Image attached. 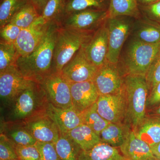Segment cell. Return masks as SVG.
Returning <instances> with one entry per match:
<instances>
[{"mask_svg":"<svg viewBox=\"0 0 160 160\" xmlns=\"http://www.w3.org/2000/svg\"><path fill=\"white\" fill-rule=\"evenodd\" d=\"M59 27L57 23H50L37 49L29 55L18 58L15 66L27 79L41 84L52 73L55 46Z\"/></svg>","mask_w":160,"mask_h":160,"instance_id":"obj_1","label":"cell"},{"mask_svg":"<svg viewBox=\"0 0 160 160\" xmlns=\"http://www.w3.org/2000/svg\"><path fill=\"white\" fill-rule=\"evenodd\" d=\"M124 89L127 102L126 117L134 130L146 118L149 90L146 76L126 75Z\"/></svg>","mask_w":160,"mask_h":160,"instance_id":"obj_2","label":"cell"},{"mask_svg":"<svg viewBox=\"0 0 160 160\" xmlns=\"http://www.w3.org/2000/svg\"><path fill=\"white\" fill-rule=\"evenodd\" d=\"M49 104L41 84L32 81L10 107V121L24 122L46 112Z\"/></svg>","mask_w":160,"mask_h":160,"instance_id":"obj_3","label":"cell"},{"mask_svg":"<svg viewBox=\"0 0 160 160\" xmlns=\"http://www.w3.org/2000/svg\"><path fill=\"white\" fill-rule=\"evenodd\" d=\"M94 33L60 27L55 46L52 73H61L64 66L86 45Z\"/></svg>","mask_w":160,"mask_h":160,"instance_id":"obj_4","label":"cell"},{"mask_svg":"<svg viewBox=\"0 0 160 160\" xmlns=\"http://www.w3.org/2000/svg\"><path fill=\"white\" fill-rule=\"evenodd\" d=\"M160 51V43L148 44L132 40L129 44L123 60L126 75L146 76Z\"/></svg>","mask_w":160,"mask_h":160,"instance_id":"obj_5","label":"cell"},{"mask_svg":"<svg viewBox=\"0 0 160 160\" xmlns=\"http://www.w3.org/2000/svg\"><path fill=\"white\" fill-rule=\"evenodd\" d=\"M108 17V10H83L65 14L58 24L64 29L94 33L105 23Z\"/></svg>","mask_w":160,"mask_h":160,"instance_id":"obj_6","label":"cell"},{"mask_svg":"<svg viewBox=\"0 0 160 160\" xmlns=\"http://www.w3.org/2000/svg\"><path fill=\"white\" fill-rule=\"evenodd\" d=\"M130 17L108 18L106 21L108 31V51L107 61L118 64L123 45L129 35L132 23Z\"/></svg>","mask_w":160,"mask_h":160,"instance_id":"obj_7","label":"cell"},{"mask_svg":"<svg viewBox=\"0 0 160 160\" xmlns=\"http://www.w3.org/2000/svg\"><path fill=\"white\" fill-rule=\"evenodd\" d=\"M31 82L24 78L15 65L0 72V98L3 106L10 108Z\"/></svg>","mask_w":160,"mask_h":160,"instance_id":"obj_8","label":"cell"},{"mask_svg":"<svg viewBox=\"0 0 160 160\" xmlns=\"http://www.w3.org/2000/svg\"><path fill=\"white\" fill-rule=\"evenodd\" d=\"M98 68L86 56L84 46L64 66L61 73L69 83L93 81Z\"/></svg>","mask_w":160,"mask_h":160,"instance_id":"obj_9","label":"cell"},{"mask_svg":"<svg viewBox=\"0 0 160 160\" xmlns=\"http://www.w3.org/2000/svg\"><path fill=\"white\" fill-rule=\"evenodd\" d=\"M49 102L58 108H72L70 83L61 73H52L41 83Z\"/></svg>","mask_w":160,"mask_h":160,"instance_id":"obj_10","label":"cell"},{"mask_svg":"<svg viewBox=\"0 0 160 160\" xmlns=\"http://www.w3.org/2000/svg\"><path fill=\"white\" fill-rule=\"evenodd\" d=\"M49 24L40 16L29 27L22 29L14 43L19 56L29 55L37 49L44 38Z\"/></svg>","mask_w":160,"mask_h":160,"instance_id":"obj_11","label":"cell"},{"mask_svg":"<svg viewBox=\"0 0 160 160\" xmlns=\"http://www.w3.org/2000/svg\"><path fill=\"white\" fill-rule=\"evenodd\" d=\"M99 114L110 123L122 122L127 114V102L124 87L114 94L99 95L96 102Z\"/></svg>","mask_w":160,"mask_h":160,"instance_id":"obj_12","label":"cell"},{"mask_svg":"<svg viewBox=\"0 0 160 160\" xmlns=\"http://www.w3.org/2000/svg\"><path fill=\"white\" fill-rule=\"evenodd\" d=\"M92 81L100 95L117 93L122 90L124 87V78L118 64L107 61L98 68Z\"/></svg>","mask_w":160,"mask_h":160,"instance_id":"obj_13","label":"cell"},{"mask_svg":"<svg viewBox=\"0 0 160 160\" xmlns=\"http://www.w3.org/2000/svg\"><path fill=\"white\" fill-rule=\"evenodd\" d=\"M24 122L38 142L55 143L61 135L56 124L46 112L35 116Z\"/></svg>","mask_w":160,"mask_h":160,"instance_id":"obj_14","label":"cell"},{"mask_svg":"<svg viewBox=\"0 0 160 160\" xmlns=\"http://www.w3.org/2000/svg\"><path fill=\"white\" fill-rule=\"evenodd\" d=\"M84 48L87 58L95 66L99 68L105 64L108 51V31L106 21L94 32Z\"/></svg>","mask_w":160,"mask_h":160,"instance_id":"obj_15","label":"cell"},{"mask_svg":"<svg viewBox=\"0 0 160 160\" xmlns=\"http://www.w3.org/2000/svg\"><path fill=\"white\" fill-rule=\"evenodd\" d=\"M70 84L72 107L76 110L82 113L96 102L100 95L93 81Z\"/></svg>","mask_w":160,"mask_h":160,"instance_id":"obj_16","label":"cell"},{"mask_svg":"<svg viewBox=\"0 0 160 160\" xmlns=\"http://www.w3.org/2000/svg\"><path fill=\"white\" fill-rule=\"evenodd\" d=\"M46 112L56 124L61 134H67L70 130L83 124L82 113L73 107L58 108L49 102Z\"/></svg>","mask_w":160,"mask_h":160,"instance_id":"obj_17","label":"cell"},{"mask_svg":"<svg viewBox=\"0 0 160 160\" xmlns=\"http://www.w3.org/2000/svg\"><path fill=\"white\" fill-rule=\"evenodd\" d=\"M119 148L123 155L129 160H148L156 157L151 147L137 137L133 130Z\"/></svg>","mask_w":160,"mask_h":160,"instance_id":"obj_18","label":"cell"},{"mask_svg":"<svg viewBox=\"0 0 160 160\" xmlns=\"http://www.w3.org/2000/svg\"><path fill=\"white\" fill-rule=\"evenodd\" d=\"M1 132L14 145L18 146L35 145L37 141L26 127L24 122H6L2 125Z\"/></svg>","mask_w":160,"mask_h":160,"instance_id":"obj_19","label":"cell"},{"mask_svg":"<svg viewBox=\"0 0 160 160\" xmlns=\"http://www.w3.org/2000/svg\"><path fill=\"white\" fill-rule=\"evenodd\" d=\"M78 160H129L121 154L117 147L100 142L87 151L82 150Z\"/></svg>","mask_w":160,"mask_h":160,"instance_id":"obj_20","label":"cell"},{"mask_svg":"<svg viewBox=\"0 0 160 160\" xmlns=\"http://www.w3.org/2000/svg\"><path fill=\"white\" fill-rule=\"evenodd\" d=\"M133 131L137 137L153 147L160 142V117L145 118Z\"/></svg>","mask_w":160,"mask_h":160,"instance_id":"obj_21","label":"cell"},{"mask_svg":"<svg viewBox=\"0 0 160 160\" xmlns=\"http://www.w3.org/2000/svg\"><path fill=\"white\" fill-rule=\"evenodd\" d=\"M130 126L122 122L109 123L100 135L102 142L115 147H119L124 142L130 132Z\"/></svg>","mask_w":160,"mask_h":160,"instance_id":"obj_22","label":"cell"},{"mask_svg":"<svg viewBox=\"0 0 160 160\" xmlns=\"http://www.w3.org/2000/svg\"><path fill=\"white\" fill-rule=\"evenodd\" d=\"M67 134L83 151L91 149L102 142L99 136L86 124H81L70 130Z\"/></svg>","mask_w":160,"mask_h":160,"instance_id":"obj_23","label":"cell"},{"mask_svg":"<svg viewBox=\"0 0 160 160\" xmlns=\"http://www.w3.org/2000/svg\"><path fill=\"white\" fill-rule=\"evenodd\" d=\"M139 21L135 31V39L148 44L160 43V24L145 17Z\"/></svg>","mask_w":160,"mask_h":160,"instance_id":"obj_24","label":"cell"},{"mask_svg":"<svg viewBox=\"0 0 160 160\" xmlns=\"http://www.w3.org/2000/svg\"><path fill=\"white\" fill-rule=\"evenodd\" d=\"M108 18L125 16L138 18L141 12L137 0H109Z\"/></svg>","mask_w":160,"mask_h":160,"instance_id":"obj_25","label":"cell"},{"mask_svg":"<svg viewBox=\"0 0 160 160\" xmlns=\"http://www.w3.org/2000/svg\"><path fill=\"white\" fill-rule=\"evenodd\" d=\"M55 146L61 160H78L82 149L67 134H61Z\"/></svg>","mask_w":160,"mask_h":160,"instance_id":"obj_26","label":"cell"},{"mask_svg":"<svg viewBox=\"0 0 160 160\" xmlns=\"http://www.w3.org/2000/svg\"><path fill=\"white\" fill-rule=\"evenodd\" d=\"M109 6V0H66L65 14L83 10H108Z\"/></svg>","mask_w":160,"mask_h":160,"instance_id":"obj_27","label":"cell"},{"mask_svg":"<svg viewBox=\"0 0 160 160\" xmlns=\"http://www.w3.org/2000/svg\"><path fill=\"white\" fill-rule=\"evenodd\" d=\"M29 0H1L0 28L10 23L15 15Z\"/></svg>","mask_w":160,"mask_h":160,"instance_id":"obj_28","label":"cell"},{"mask_svg":"<svg viewBox=\"0 0 160 160\" xmlns=\"http://www.w3.org/2000/svg\"><path fill=\"white\" fill-rule=\"evenodd\" d=\"M40 16L35 6L29 2L14 16L10 23L22 29H26L34 22Z\"/></svg>","mask_w":160,"mask_h":160,"instance_id":"obj_29","label":"cell"},{"mask_svg":"<svg viewBox=\"0 0 160 160\" xmlns=\"http://www.w3.org/2000/svg\"><path fill=\"white\" fill-rule=\"evenodd\" d=\"M83 124L89 126L98 135L109 125V122L102 117L97 111L96 102L82 112Z\"/></svg>","mask_w":160,"mask_h":160,"instance_id":"obj_30","label":"cell"},{"mask_svg":"<svg viewBox=\"0 0 160 160\" xmlns=\"http://www.w3.org/2000/svg\"><path fill=\"white\" fill-rule=\"evenodd\" d=\"M66 0H48L41 16L48 23L58 24L65 14Z\"/></svg>","mask_w":160,"mask_h":160,"instance_id":"obj_31","label":"cell"},{"mask_svg":"<svg viewBox=\"0 0 160 160\" xmlns=\"http://www.w3.org/2000/svg\"><path fill=\"white\" fill-rule=\"evenodd\" d=\"M19 57L14 43L1 41L0 42V72L15 65Z\"/></svg>","mask_w":160,"mask_h":160,"instance_id":"obj_32","label":"cell"},{"mask_svg":"<svg viewBox=\"0 0 160 160\" xmlns=\"http://www.w3.org/2000/svg\"><path fill=\"white\" fill-rule=\"evenodd\" d=\"M19 160L15 145L4 133L0 136V160Z\"/></svg>","mask_w":160,"mask_h":160,"instance_id":"obj_33","label":"cell"},{"mask_svg":"<svg viewBox=\"0 0 160 160\" xmlns=\"http://www.w3.org/2000/svg\"><path fill=\"white\" fill-rule=\"evenodd\" d=\"M35 146L39 152L41 160H61L56 149L55 143L37 141Z\"/></svg>","mask_w":160,"mask_h":160,"instance_id":"obj_34","label":"cell"},{"mask_svg":"<svg viewBox=\"0 0 160 160\" xmlns=\"http://www.w3.org/2000/svg\"><path fill=\"white\" fill-rule=\"evenodd\" d=\"M14 145L19 160H41L39 152L35 145Z\"/></svg>","mask_w":160,"mask_h":160,"instance_id":"obj_35","label":"cell"},{"mask_svg":"<svg viewBox=\"0 0 160 160\" xmlns=\"http://www.w3.org/2000/svg\"><path fill=\"white\" fill-rule=\"evenodd\" d=\"M149 86L151 90L158 83L160 82V51L152 64L146 76Z\"/></svg>","mask_w":160,"mask_h":160,"instance_id":"obj_36","label":"cell"},{"mask_svg":"<svg viewBox=\"0 0 160 160\" xmlns=\"http://www.w3.org/2000/svg\"><path fill=\"white\" fill-rule=\"evenodd\" d=\"M22 29L11 23L0 28L1 41L14 43L21 32Z\"/></svg>","mask_w":160,"mask_h":160,"instance_id":"obj_37","label":"cell"},{"mask_svg":"<svg viewBox=\"0 0 160 160\" xmlns=\"http://www.w3.org/2000/svg\"><path fill=\"white\" fill-rule=\"evenodd\" d=\"M139 7L145 17L160 24V0L146 6L139 5Z\"/></svg>","mask_w":160,"mask_h":160,"instance_id":"obj_38","label":"cell"},{"mask_svg":"<svg viewBox=\"0 0 160 160\" xmlns=\"http://www.w3.org/2000/svg\"><path fill=\"white\" fill-rule=\"evenodd\" d=\"M147 103L150 106H156L160 103V82L150 90Z\"/></svg>","mask_w":160,"mask_h":160,"instance_id":"obj_39","label":"cell"},{"mask_svg":"<svg viewBox=\"0 0 160 160\" xmlns=\"http://www.w3.org/2000/svg\"><path fill=\"white\" fill-rule=\"evenodd\" d=\"M29 1L35 6L39 14L41 15L44 7L46 6L48 0H29Z\"/></svg>","mask_w":160,"mask_h":160,"instance_id":"obj_40","label":"cell"},{"mask_svg":"<svg viewBox=\"0 0 160 160\" xmlns=\"http://www.w3.org/2000/svg\"><path fill=\"white\" fill-rule=\"evenodd\" d=\"M151 149L155 156L160 158V142L155 146L151 147Z\"/></svg>","mask_w":160,"mask_h":160,"instance_id":"obj_41","label":"cell"},{"mask_svg":"<svg viewBox=\"0 0 160 160\" xmlns=\"http://www.w3.org/2000/svg\"><path fill=\"white\" fill-rule=\"evenodd\" d=\"M158 1L159 0H137V2L140 4L139 6H146Z\"/></svg>","mask_w":160,"mask_h":160,"instance_id":"obj_42","label":"cell"},{"mask_svg":"<svg viewBox=\"0 0 160 160\" xmlns=\"http://www.w3.org/2000/svg\"><path fill=\"white\" fill-rule=\"evenodd\" d=\"M155 112L157 115L160 117V106L156 110Z\"/></svg>","mask_w":160,"mask_h":160,"instance_id":"obj_43","label":"cell"},{"mask_svg":"<svg viewBox=\"0 0 160 160\" xmlns=\"http://www.w3.org/2000/svg\"><path fill=\"white\" fill-rule=\"evenodd\" d=\"M148 160H160V158L156 157H155L154 158H152Z\"/></svg>","mask_w":160,"mask_h":160,"instance_id":"obj_44","label":"cell"},{"mask_svg":"<svg viewBox=\"0 0 160 160\" xmlns=\"http://www.w3.org/2000/svg\"></svg>","mask_w":160,"mask_h":160,"instance_id":"obj_45","label":"cell"}]
</instances>
